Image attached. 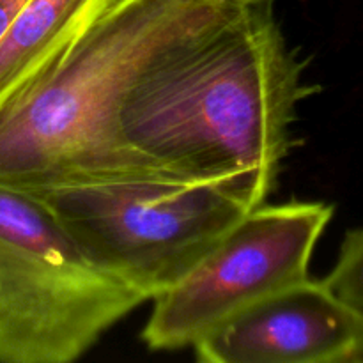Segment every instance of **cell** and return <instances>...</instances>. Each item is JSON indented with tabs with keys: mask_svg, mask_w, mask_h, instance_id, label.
I'll list each match as a JSON object with an SVG mask.
<instances>
[{
	"mask_svg": "<svg viewBox=\"0 0 363 363\" xmlns=\"http://www.w3.org/2000/svg\"><path fill=\"white\" fill-rule=\"evenodd\" d=\"M287 45L272 2L240 13L156 67L124 103L126 144L162 172L266 204L315 87Z\"/></svg>",
	"mask_w": 363,
	"mask_h": 363,
	"instance_id": "1",
	"label": "cell"
},
{
	"mask_svg": "<svg viewBox=\"0 0 363 363\" xmlns=\"http://www.w3.org/2000/svg\"><path fill=\"white\" fill-rule=\"evenodd\" d=\"M230 0H117L34 77L0 99V188L169 176L126 144L124 103L151 71L236 16ZM184 181V179H183Z\"/></svg>",
	"mask_w": 363,
	"mask_h": 363,
	"instance_id": "2",
	"label": "cell"
},
{
	"mask_svg": "<svg viewBox=\"0 0 363 363\" xmlns=\"http://www.w3.org/2000/svg\"><path fill=\"white\" fill-rule=\"evenodd\" d=\"M96 268L35 195L0 188V363H69L145 303Z\"/></svg>",
	"mask_w": 363,
	"mask_h": 363,
	"instance_id": "3",
	"label": "cell"
},
{
	"mask_svg": "<svg viewBox=\"0 0 363 363\" xmlns=\"http://www.w3.org/2000/svg\"><path fill=\"white\" fill-rule=\"evenodd\" d=\"M35 197L96 268L147 301L184 279L250 211L218 184L170 177L71 184Z\"/></svg>",
	"mask_w": 363,
	"mask_h": 363,
	"instance_id": "4",
	"label": "cell"
},
{
	"mask_svg": "<svg viewBox=\"0 0 363 363\" xmlns=\"http://www.w3.org/2000/svg\"><path fill=\"white\" fill-rule=\"evenodd\" d=\"M332 216L325 202L250 209L184 279L151 300L142 340L152 351L194 347L245 308L308 279Z\"/></svg>",
	"mask_w": 363,
	"mask_h": 363,
	"instance_id": "5",
	"label": "cell"
},
{
	"mask_svg": "<svg viewBox=\"0 0 363 363\" xmlns=\"http://www.w3.org/2000/svg\"><path fill=\"white\" fill-rule=\"evenodd\" d=\"M362 340L363 315L308 277L245 308L194 350L204 363H347Z\"/></svg>",
	"mask_w": 363,
	"mask_h": 363,
	"instance_id": "6",
	"label": "cell"
},
{
	"mask_svg": "<svg viewBox=\"0 0 363 363\" xmlns=\"http://www.w3.org/2000/svg\"><path fill=\"white\" fill-rule=\"evenodd\" d=\"M117 0H25L0 39V99L34 77Z\"/></svg>",
	"mask_w": 363,
	"mask_h": 363,
	"instance_id": "7",
	"label": "cell"
},
{
	"mask_svg": "<svg viewBox=\"0 0 363 363\" xmlns=\"http://www.w3.org/2000/svg\"><path fill=\"white\" fill-rule=\"evenodd\" d=\"M323 282L347 307L363 315V227L346 234L339 259Z\"/></svg>",
	"mask_w": 363,
	"mask_h": 363,
	"instance_id": "8",
	"label": "cell"
},
{
	"mask_svg": "<svg viewBox=\"0 0 363 363\" xmlns=\"http://www.w3.org/2000/svg\"><path fill=\"white\" fill-rule=\"evenodd\" d=\"M23 2L25 0H0V39L6 34L11 21L14 20Z\"/></svg>",
	"mask_w": 363,
	"mask_h": 363,
	"instance_id": "9",
	"label": "cell"
},
{
	"mask_svg": "<svg viewBox=\"0 0 363 363\" xmlns=\"http://www.w3.org/2000/svg\"><path fill=\"white\" fill-rule=\"evenodd\" d=\"M347 363H363V340H362L360 346L353 351V354H351Z\"/></svg>",
	"mask_w": 363,
	"mask_h": 363,
	"instance_id": "10",
	"label": "cell"
},
{
	"mask_svg": "<svg viewBox=\"0 0 363 363\" xmlns=\"http://www.w3.org/2000/svg\"><path fill=\"white\" fill-rule=\"evenodd\" d=\"M230 2L243 4V6H252V4H268V2H273V0H230Z\"/></svg>",
	"mask_w": 363,
	"mask_h": 363,
	"instance_id": "11",
	"label": "cell"
}]
</instances>
